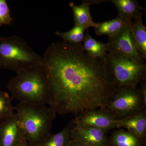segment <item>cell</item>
<instances>
[{
    "label": "cell",
    "instance_id": "1",
    "mask_svg": "<svg viewBox=\"0 0 146 146\" xmlns=\"http://www.w3.org/2000/svg\"><path fill=\"white\" fill-rule=\"evenodd\" d=\"M42 57L51 91L50 106L56 114L76 116L85 110L105 109L115 96L117 87L106 58L91 57L82 44L55 42Z\"/></svg>",
    "mask_w": 146,
    "mask_h": 146
},
{
    "label": "cell",
    "instance_id": "2",
    "mask_svg": "<svg viewBox=\"0 0 146 146\" xmlns=\"http://www.w3.org/2000/svg\"><path fill=\"white\" fill-rule=\"evenodd\" d=\"M11 100L19 103L50 105L52 94L42 66L33 67L16 74L8 82Z\"/></svg>",
    "mask_w": 146,
    "mask_h": 146
},
{
    "label": "cell",
    "instance_id": "3",
    "mask_svg": "<svg viewBox=\"0 0 146 146\" xmlns=\"http://www.w3.org/2000/svg\"><path fill=\"white\" fill-rule=\"evenodd\" d=\"M14 109L30 145L38 146L51 134L56 113L49 106L18 103Z\"/></svg>",
    "mask_w": 146,
    "mask_h": 146
},
{
    "label": "cell",
    "instance_id": "4",
    "mask_svg": "<svg viewBox=\"0 0 146 146\" xmlns=\"http://www.w3.org/2000/svg\"><path fill=\"white\" fill-rule=\"evenodd\" d=\"M42 56L16 35L0 36V68L18 74L29 68L42 66Z\"/></svg>",
    "mask_w": 146,
    "mask_h": 146
},
{
    "label": "cell",
    "instance_id": "5",
    "mask_svg": "<svg viewBox=\"0 0 146 146\" xmlns=\"http://www.w3.org/2000/svg\"><path fill=\"white\" fill-rule=\"evenodd\" d=\"M108 65L117 88L137 87L146 79V65L116 52H108Z\"/></svg>",
    "mask_w": 146,
    "mask_h": 146
},
{
    "label": "cell",
    "instance_id": "6",
    "mask_svg": "<svg viewBox=\"0 0 146 146\" xmlns=\"http://www.w3.org/2000/svg\"><path fill=\"white\" fill-rule=\"evenodd\" d=\"M105 109L117 120L146 110L140 89L131 86L117 88L115 96Z\"/></svg>",
    "mask_w": 146,
    "mask_h": 146
},
{
    "label": "cell",
    "instance_id": "7",
    "mask_svg": "<svg viewBox=\"0 0 146 146\" xmlns=\"http://www.w3.org/2000/svg\"><path fill=\"white\" fill-rule=\"evenodd\" d=\"M106 46L108 52L117 53L138 63H145L133 42L131 26L126 27L115 36L109 38Z\"/></svg>",
    "mask_w": 146,
    "mask_h": 146
},
{
    "label": "cell",
    "instance_id": "8",
    "mask_svg": "<svg viewBox=\"0 0 146 146\" xmlns=\"http://www.w3.org/2000/svg\"><path fill=\"white\" fill-rule=\"evenodd\" d=\"M75 125L98 129L105 131L117 128V119L105 109L85 110L74 119Z\"/></svg>",
    "mask_w": 146,
    "mask_h": 146
},
{
    "label": "cell",
    "instance_id": "9",
    "mask_svg": "<svg viewBox=\"0 0 146 146\" xmlns=\"http://www.w3.org/2000/svg\"><path fill=\"white\" fill-rule=\"evenodd\" d=\"M25 140L23 129L15 114L0 122V146H20Z\"/></svg>",
    "mask_w": 146,
    "mask_h": 146
},
{
    "label": "cell",
    "instance_id": "10",
    "mask_svg": "<svg viewBox=\"0 0 146 146\" xmlns=\"http://www.w3.org/2000/svg\"><path fill=\"white\" fill-rule=\"evenodd\" d=\"M106 132L98 129L75 125L71 130V138L88 146H108Z\"/></svg>",
    "mask_w": 146,
    "mask_h": 146
},
{
    "label": "cell",
    "instance_id": "11",
    "mask_svg": "<svg viewBox=\"0 0 146 146\" xmlns=\"http://www.w3.org/2000/svg\"><path fill=\"white\" fill-rule=\"evenodd\" d=\"M117 128H125L135 135L140 142L146 136V110L121 119H117Z\"/></svg>",
    "mask_w": 146,
    "mask_h": 146
},
{
    "label": "cell",
    "instance_id": "12",
    "mask_svg": "<svg viewBox=\"0 0 146 146\" xmlns=\"http://www.w3.org/2000/svg\"><path fill=\"white\" fill-rule=\"evenodd\" d=\"M132 23L118 15L116 18L110 21L96 23L94 30L98 36L106 35L110 38L115 36L126 27L131 26Z\"/></svg>",
    "mask_w": 146,
    "mask_h": 146
},
{
    "label": "cell",
    "instance_id": "13",
    "mask_svg": "<svg viewBox=\"0 0 146 146\" xmlns=\"http://www.w3.org/2000/svg\"><path fill=\"white\" fill-rule=\"evenodd\" d=\"M91 5L89 1H83L80 5H76L73 2L69 3V6L72 10L75 25L80 26L86 29L90 27H94L96 23L93 21L90 13Z\"/></svg>",
    "mask_w": 146,
    "mask_h": 146
},
{
    "label": "cell",
    "instance_id": "14",
    "mask_svg": "<svg viewBox=\"0 0 146 146\" xmlns=\"http://www.w3.org/2000/svg\"><path fill=\"white\" fill-rule=\"evenodd\" d=\"M141 13L133 21L131 26V35L138 52L144 60L146 59V28L143 23Z\"/></svg>",
    "mask_w": 146,
    "mask_h": 146
},
{
    "label": "cell",
    "instance_id": "15",
    "mask_svg": "<svg viewBox=\"0 0 146 146\" xmlns=\"http://www.w3.org/2000/svg\"><path fill=\"white\" fill-rule=\"evenodd\" d=\"M121 16L128 22H132L144 9L136 0H111Z\"/></svg>",
    "mask_w": 146,
    "mask_h": 146
},
{
    "label": "cell",
    "instance_id": "16",
    "mask_svg": "<svg viewBox=\"0 0 146 146\" xmlns=\"http://www.w3.org/2000/svg\"><path fill=\"white\" fill-rule=\"evenodd\" d=\"M82 45L84 51L91 57L98 59H104L107 57L106 44L93 38L89 34L88 30L84 34Z\"/></svg>",
    "mask_w": 146,
    "mask_h": 146
},
{
    "label": "cell",
    "instance_id": "17",
    "mask_svg": "<svg viewBox=\"0 0 146 146\" xmlns=\"http://www.w3.org/2000/svg\"><path fill=\"white\" fill-rule=\"evenodd\" d=\"M75 125L74 120H71L62 130L50 134L37 146H68L71 139V130Z\"/></svg>",
    "mask_w": 146,
    "mask_h": 146
},
{
    "label": "cell",
    "instance_id": "18",
    "mask_svg": "<svg viewBox=\"0 0 146 146\" xmlns=\"http://www.w3.org/2000/svg\"><path fill=\"white\" fill-rule=\"evenodd\" d=\"M111 142L115 146H140V141L133 133L123 129L115 131Z\"/></svg>",
    "mask_w": 146,
    "mask_h": 146
},
{
    "label": "cell",
    "instance_id": "19",
    "mask_svg": "<svg viewBox=\"0 0 146 146\" xmlns=\"http://www.w3.org/2000/svg\"><path fill=\"white\" fill-rule=\"evenodd\" d=\"M86 30L83 27L74 25L68 31H56L55 34L60 37L64 43L73 45H81L84 39V31Z\"/></svg>",
    "mask_w": 146,
    "mask_h": 146
},
{
    "label": "cell",
    "instance_id": "20",
    "mask_svg": "<svg viewBox=\"0 0 146 146\" xmlns=\"http://www.w3.org/2000/svg\"><path fill=\"white\" fill-rule=\"evenodd\" d=\"M15 114L11 99L7 92L0 90V122Z\"/></svg>",
    "mask_w": 146,
    "mask_h": 146
},
{
    "label": "cell",
    "instance_id": "21",
    "mask_svg": "<svg viewBox=\"0 0 146 146\" xmlns=\"http://www.w3.org/2000/svg\"><path fill=\"white\" fill-rule=\"evenodd\" d=\"M13 22L7 2L0 0V27L4 25H10Z\"/></svg>",
    "mask_w": 146,
    "mask_h": 146
},
{
    "label": "cell",
    "instance_id": "22",
    "mask_svg": "<svg viewBox=\"0 0 146 146\" xmlns=\"http://www.w3.org/2000/svg\"><path fill=\"white\" fill-rule=\"evenodd\" d=\"M142 101L144 108H146V79L142 81L141 89H140Z\"/></svg>",
    "mask_w": 146,
    "mask_h": 146
},
{
    "label": "cell",
    "instance_id": "23",
    "mask_svg": "<svg viewBox=\"0 0 146 146\" xmlns=\"http://www.w3.org/2000/svg\"><path fill=\"white\" fill-rule=\"evenodd\" d=\"M68 146H88L80 142L76 141V140L71 139Z\"/></svg>",
    "mask_w": 146,
    "mask_h": 146
},
{
    "label": "cell",
    "instance_id": "24",
    "mask_svg": "<svg viewBox=\"0 0 146 146\" xmlns=\"http://www.w3.org/2000/svg\"><path fill=\"white\" fill-rule=\"evenodd\" d=\"M20 146H31L27 142V141H25L22 143V144L20 145Z\"/></svg>",
    "mask_w": 146,
    "mask_h": 146
}]
</instances>
